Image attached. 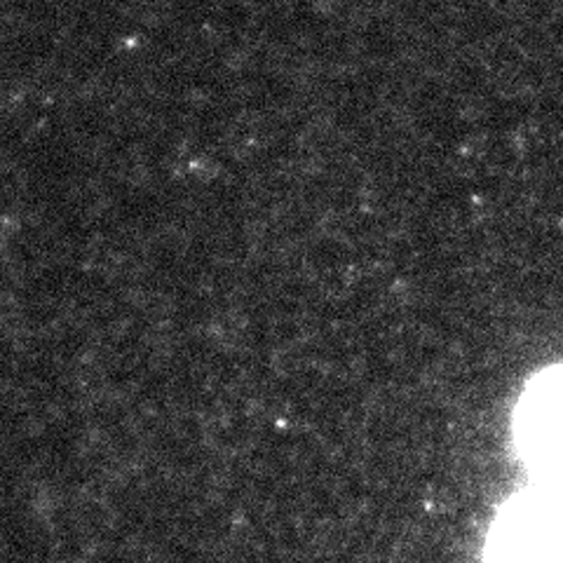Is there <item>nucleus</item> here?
<instances>
[{
  "label": "nucleus",
  "instance_id": "2",
  "mask_svg": "<svg viewBox=\"0 0 563 563\" xmlns=\"http://www.w3.org/2000/svg\"><path fill=\"white\" fill-rule=\"evenodd\" d=\"M526 444L563 479V378L544 383L526 407Z\"/></svg>",
  "mask_w": 563,
  "mask_h": 563
},
{
  "label": "nucleus",
  "instance_id": "1",
  "mask_svg": "<svg viewBox=\"0 0 563 563\" xmlns=\"http://www.w3.org/2000/svg\"><path fill=\"white\" fill-rule=\"evenodd\" d=\"M498 563H563V507H536L512 521Z\"/></svg>",
  "mask_w": 563,
  "mask_h": 563
}]
</instances>
